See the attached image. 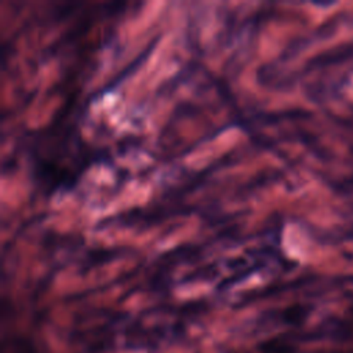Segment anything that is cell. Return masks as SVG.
<instances>
[{
    "mask_svg": "<svg viewBox=\"0 0 353 353\" xmlns=\"http://www.w3.org/2000/svg\"><path fill=\"white\" fill-rule=\"evenodd\" d=\"M313 339H327L334 342H349L353 339V325L346 319L328 317L313 334Z\"/></svg>",
    "mask_w": 353,
    "mask_h": 353,
    "instance_id": "cell-1",
    "label": "cell"
},
{
    "mask_svg": "<svg viewBox=\"0 0 353 353\" xmlns=\"http://www.w3.org/2000/svg\"><path fill=\"white\" fill-rule=\"evenodd\" d=\"M338 189L342 192L343 196L353 197V175L342 179V182L338 183Z\"/></svg>",
    "mask_w": 353,
    "mask_h": 353,
    "instance_id": "cell-2",
    "label": "cell"
}]
</instances>
